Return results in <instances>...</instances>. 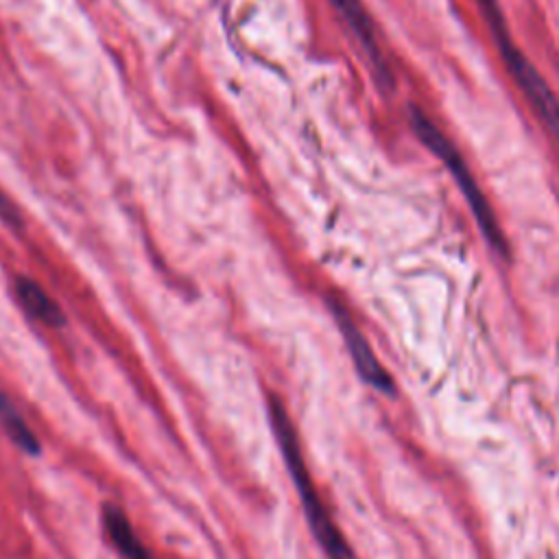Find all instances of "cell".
I'll list each match as a JSON object with an SVG mask.
<instances>
[{"label":"cell","mask_w":559,"mask_h":559,"mask_svg":"<svg viewBox=\"0 0 559 559\" xmlns=\"http://www.w3.org/2000/svg\"><path fill=\"white\" fill-rule=\"evenodd\" d=\"M266 413H269V424H271L273 437L277 441L282 459L286 463V469L293 478V485L297 489V496H299V502L304 509V518H306L314 539L321 544L328 559H349V548L314 489V483L310 478V472H308L304 454H301V445H299V437L293 426V419H290L284 402L275 393L266 395Z\"/></svg>","instance_id":"obj_1"},{"label":"cell","mask_w":559,"mask_h":559,"mask_svg":"<svg viewBox=\"0 0 559 559\" xmlns=\"http://www.w3.org/2000/svg\"><path fill=\"white\" fill-rule=\"evenodd\" d=\"M408 122L413 133L417 135V140L445 166V170L450 173V177L454 179L456 188L461 190L463 199L469 205V212L480 229V234L485 236L487 245L496 251V255H500L502 260H509V242L507 236L489 205V201L485 199L480 186L476 183L469 166L465 164L463 155L459 153V148L452 144V140L419 109V107H411L408 109Z\"/></svg>","instance_id":"obj_2"},{"label":"cell","mask_w":559,"mask_h":559,"mask_svg":"<svg viewBox=\"0 0 559 559\" xmlns=\"http://www.w3.org/2000/svg\"><path fill=\"white\" fill-rule=\"evenodd\" d=\"M478 7L485 15V22L493 35V41L500 50V57L504 59L511 79L518 83L522 94L528 98L531 107L548 129V133L559 144V98L555 96L548 81L542 76V72L531 63V59L518 48L513 41L507 17L502 13V7L498 0H478Z\"/></svg>","instance_id":"obj_3"},{"label":"cell","mask_w":559,"mask_h":559,"mask_svg":"<svg viewBox=\"0 0 559 559\" xmlns=\"http://www.w3.org/2000/svg\"><path fill=\"white\" fill-rule=\"evenodd\" d=\"M332 312H334V319L338 323V330L345 338V345H347V352L352 356V362L358 371V376L369 384L373 386L376 391L380 393H386V395H393L395 391V384L389 376V371L380 365L378 356L373 354L371 345L367 343V338L362 336V332L356 328V323L349 319V314L338 306V304H332Z\"/></svg>","instance_id":"obj_4"},{"label":"cell","mask_w":559,"mask_h":559,"mask_svg":"<svg viewBox=\"0 0 559 559\" xmlns=\"http://www.w3.org/2000/svg\"><path fill=\"white\" fill-rule=\"evenodd\" d=\"M330 4L336 9V13L343 17V22L349 26V31L354 33V37L358 39V44L362 46L373 74L378 79L380 85L391 87L393 85V76L391 70L382 57L378 37H376V26L367 13V9L362 7L360 0H330Z\"/></svg>","instance_id":"obj_5"},{"label":"cell","mask_w":559,"mask_h":559,"mask_svg":"<svg viewBox=\"0 0 559 559\" xmlns=\"http://www.w3.org/2000/svg\"><path fill=\"white\" fill-rule=\"evenodd\" d=\"M15 297L22 304V308L37 319L39 323H46L50 328H61L66 323V314L61 310V306L41 288V284H37L35 280L20 275L15 277Z\"/></svg>","instance_id":"obj_6"},{"label":"cell","mask_w":559,"mask_h":559,"mask_svg":"<svg viewBox=\"0 0 559 559\" xmlns=\"http://www.w3.org/2000/svg\"><path fill=\"white\" fill-rule=\"evenodd\" d=\"M103 524H105L107 537L111 539V544L118 548V552L124 559H153V555L146 550V546L135 535L127 513L118 504L107 502L103 507Z\"/></svg>","instance_id":"obj_7"},{"label":"cell","mask_w":559,"mask_h":559,"mask_svg":"<svg viewBox=\"0 0 559 559\" xmlns=\"http://www.w3.org/2000/svg\"><path fill=\"white\" fill-rule=\"evenodd\" d=\"M0 426L4 428L7 437L26 454H41V445L39 439L35 437V432L28 428L26 419L22 417V413L17 411V406L11 402V397L7 393L0 391Z\"/></svg>","instance_id":"obj_8"},{"label":"cell","mask_w":559,"mask_h":559,"mask_svg":"<svg viewBox=\"0 0 559 559\" xmlns=\"http://www.w3.org/2000/svg\"><path fill=\"white\" fill-rule=\"evenodd\" d=\"M0 221H4V223L11 225V227H20V225H22V218H20L17 210H15L13 203L2 194V190H0Z\"/></svg>","instance_id":"obj_9"}]
</instances>
